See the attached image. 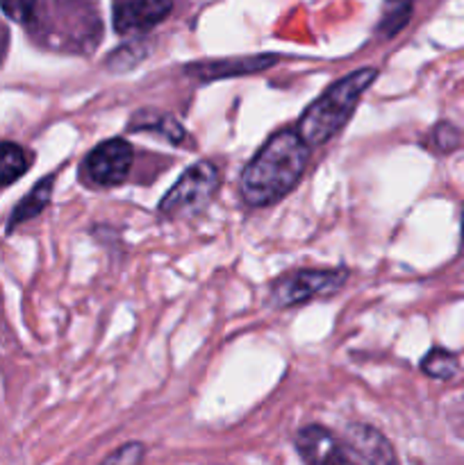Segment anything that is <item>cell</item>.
I'll return each instance as SVG.
<instances>
[{"instance_id":"4","label":"cell","mask_w":464,"mask_h":465,"mask_svg":"<svg viewBox=\"0 0 464 465\" xmlns=\"http://www.w3.org/2000/svg\"><path fill=\"white\" fill-rule=\"evenodd\" d=\"M348 280L346 268H332V271H294L277 277L271 286V302L276 307H298L314 298L332 295L341 289Z\"/></svg>"},{"instance_id":"17","label":"cell","mask_w":464,"mask_h":465,"mask_svg":"<svg viewBox=\"0 0 464 465\" xmlns=\"http://www.w3.org/2000/svg\"><path fill=\"white\" fill-rule=\"evenodd\" d=\"M0 9L16 23H30L35 16L36 0H0Z\"/></svg>"},{"instance_id":"11","label":"cell","mask_w":464,"mask_h":465,"mask_svg":"<svg viewBox=\"0 0 464 465\" xmlns=\"http://www.w3.org/2000/svg\"><path fill=\"white\" fill-rule=\"evenodd\" d=\"M130 130L157 132V134H162L164 139L171 141V143L176 145L182 143V139H185V127H182L176 118L162 112H153V109H144V112L136 114L130 121Z\"/></svg>"},{"instance_id":"14","label":"cell","mask_w":464,"mask_h":465,"mask_svg":"<svg viewBox=\"0 0 464 465\" xmlns=\"http://www.w3.org/2000/svg\"><path fill=\"white\" fill-rule=\"evenodd\" d=\"M409 12H412V0H389L380 21L382 36H394L408 23Z\"/></svg>"},{"instance_id":"8","label":"cell","mask_w":464,"mask_h":465,"mask_svg":"<svg viewBox=\"0 0 464 465\" xmlns=\"http://www.w3.org/2000/svg\"><path fill=\"white\" fill-rule=\"evenodd\" d=\"M346 443L367 465H398L394 448L385 434L367 422H353L346 427Z\"/></svg>"},{"instance_id":"5","label":"cell","mask_w":464,"mask_h":465,"mask_svg":"<svg viewBox=\"0 0 464 465\" xmlns=\"http://www.w3.org/2000/svg\"><path fill=\"white\" fill-rule=\"evenodd\" d=\"M135 150L126 139H107L96 145L82 162V175L94 186H116L130 175Z\"/></svg>"},{"instance_id":"15","label":"cell","mask_w":464,"mask_h":465,"mask_svg":"<svg viewBox=\"0 0 464 465\" xmlns=\"http://www.w3.org/2000/svg\"><path fill=\"white\" fill-rule=\"evenodd\" d=\"M459 139L462 136H459V130L453 123H439L435 127V132H432V143H435V148L439 153H450V150L458 148Z\"/></svg>"},{"instance_id":"2","label":"cell","mask_w":464,"mask_h":465,"mask_svg":"<svg viewBox=\"0 0 464 465\" xmlns=\"http://www.w3.org/2000/svg\"><path fill=\"white\" fill-rule=\"evenodd\" d=\"M376 77L378 68L367 66L358 68V71L348 73V75L341 77L339 82H335V84H332L321 98L314 100V103L305 109L303 116H300L298 127H296L300 139H303L309 148H312V145L328 143V141L346 125V121L353 116L359 98H362L364 91L373 84Z\"/></svg>"},{"instance_id":"7","label":"cell","mask_w":464,"mask_h":465,"mask_svg":"<svg viewBox=\"0 0 464 465\" xmlns=\"http://www.w3.org/2000/svg\"><path fill=\"white\" fill-rule=\"evenodd\" d=\"M173 0H123L114 7V27L121 35L146 32L171 14Z\"/></svg>"},{"instance_id":"1","label":"cell","mask_w":464,"mask_h":465,"mask_svg":"<svg viewBox=\"0 0 464 465\" xmlns=\"http://www.w3.org/2000/svg\"><path fill=\"white\" fill-rule=\"evenodd\" d=\"M309 145L296 130H277L246 163L239 177L241 198L250 207H267L285 198L303 177Z\"/></svg>"},{"instance_id":"13","label":"cell","mask_w":464,"mask_h":465,"mask_svg":"<svg viewBox=\"0 0 464 465\" xmlns=\"http://www.w3.org/2000/svg\"><path fill=\"white\" fill-rule=\"evenodd\" d=\"M421 371L435 380H450V377L458 375V359L446 350L435 348L423 357Z\"/></svg>"},{"instance_id":"6","label":"cell","mask_w":464,"mask_h":465,"mask_svg":"<svg viewBox=\"0 0 464 465\" xmlns=\"http://www.w3.org/2000/svg\"><path fill=\"white\" fill-rule=\"evenodd\" d=\"M296 448L305 465H355L339 439L321 425L303 427L296 436Z\"/></svg>"},{"instance_id":"16","label":"cell","mask_w":464,"mask_h":465,"mask_svg":"<svg viewBox=\"0 0 464 465\" xmlns=\"http://www.w3.org/2000/svg\"><path fill=\"white\" fill-rule=\"evenodd\" d=\"M141 461H144V445L127 443L118 448L116 452L109 454L100 465H141Z\"/></svg>"},{"instance_id":"3","label":"cell","mask_w":464,"mask_h":465,"mask_svg":"<svg viewBox=\"0 0 464 465\" xmlns=\"http://www.w3.org/2000/svg\"><path fill=\"white\" fill-rule=\"evenodd\" d=\"M221 184V173L212 162H196L187 168L180 180L166 191L159 203V216L173 221V218H189L203 212L212 198L217 195Z\"/></svg>"},{"instance_id":"9","label":"cell","mask_w":464,"mask_h":465,"mask_svg":"<svg viewBox=\"0 0 464 465\" xmlns=\"http://www.w3.org/2000/svg\"><path fill=\"white\" fill-rule=\"evenodd\" d=\"M277 62L276 54H255V57H235V59H218V62H200L187 66V73L198 80H223V77L248 75V73H259L264 68L273 66Z\"/></svg>"},{"instance_id":"18","label":"cell","mask_w":464,"mask_h":465,"mask_svg":"<svg viewBox=\"0 0 464 465\" xmlns=\"http://www.w3.org/2000/svg\"><path fill=\"white\" fill-rule=\"evenodd\" d=\"M459 250H462V254H464V223H462V243H459Z\"/></svg>"},{"instance_id":"12","label":"cell","mask_w":464,"mask_h":465,"mask_svg":"<svg viewBox=\"0 0 464 465\" xmlns=\"http://www.w3.org/2000/svg\"><path fill=\"white\" fill-rule=\"evenodd\" d=\"M30 171V154L12 141H0V186L14 184Z\"/></svg>"},{"instance_id":"10","label":"cell","mask_w":464,"mask_h":465,"mask_svg":"<svg viewBox=\"0 0 464 465\" xmlns=\"http://www.w3.org/2000/svg\"><path fill=\"white\" fill-rule=\"evenodd\" d=\"M53 186H55V177L53 175L44 177V180H41L39 184H36L35 189H32L30 193H27L25 198H23L21 203L16 204V209L12 212V218H9L7 230L12 232L14 227H18L21 223L30 221V218H35V216H39V213L44 212L45 207H48L50 195H53Z\"/></svg>"}]
</instances>
